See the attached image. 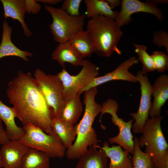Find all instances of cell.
Segmentation results:
<instances>
[{
	"label": "cell",
	"instance_id": "cell-27",
	"mask_svg": "<svg viewBox=\"0 0 168 168\" xmlns=\"http://www.w3.org/2000/svg\"><path fill=\"white\" fill-rule=\"evenodd\" d=\"M132 44L135 47V52L138 54L139 60L142 64V73L144 75L156 71L152 58L147 51V47L135 44Z\"/></svg>",
	"mask_w": 168,
	"mask_h": 168
},
{
	"label": "cell",
	"instance_id": "cell-32",
	"mask_svg": "<svg viewBox=\"0 0 168 168\" xmlns=\"http://www.w3.org/2000/svg\"><path fill=\"white\" fill-rule=\"evenodd\" d=\"M25 1L26 13L36 14L40 11L41 5L35 0H25Z\"/></svg>",
	"mask_w": 168,
	"mask_h": 168
},
{
	"label": "cell",
	"instance_id": "cell-7",
	"mask_svg": "<svg viewBox=\"0 0 168 168\" xmlns=\"http://www.w3.org/2000/svg\"><path fill=\"white\" fill-rule=\"evenodd\" d=\"M119 107L118 103L113 99H109L104 102L102 105L99 122L100 123L101 128L105 129V127L101 124V118L105 114H110L112 116L111 119L113 123L118 127L119 131L118 134L116 136L108 137L109 141L112 144L114 143L119 144L124 150L133 155L134 149L133 136L131 132V128L134 119L133 118L126 122L123 119L119 117L117 114Z\"/></svg>",
	"mask_w": 168,
	"mask_h": 168
},
{
	"label": "cell",
	"instance_id": "cell-20",
	"mask_svg": "<svg viewBox=\"0 0 168 168\" xmlns=\"http://www.w3.org/2000/svg\"><path fill=\"white\" fill-rule=\"evenodd\" d=\"M16 114L13 107H9L0 100V118L6 126V131L10 141L20 140L24 135L23 127H18L15 122Z\"/></svg>",
	"mask_w": 168,
	"mask_h": 168
},
{
	"label": "cell",
	"instance_id": "cell-1",
	"mask_svg": "<svg viewBox=\"0 0 168 168\" xmlns=\"http://www.w3.org/2000/svg\"><path fill=\"white\" fill-rule=\"evenodd\" d=\"M9 103L13 105L16 117L23 126L30 123L48 134L53 133L54 116L31 74L19 70L8 83L6 90Z\"/></svg>",
	"mask_w": 168,
	"mask_h": 168
},
{
	"label": "cell",
	"instance_id": "cell-4",
	"mask_svg": "<svg viewBox=\"0 0 168 168\" xmlns=\"http://www.w3.org/2000/svg\"><path fill=\"white\" fill-rule=\"evenodd\" d=\"M23 128L25 134L19 140L29 148L42 152L49 158H61L65 156L66 149L54 132L51 134H47L30 123Z\"/></svg>",
	"mask_w": 168,
	"mask_h": 168
},
{
	"label": "cell",
	"instance_id": "cell-36",
	"mask_svg": "<svg viewBox=\"0 0 168 168\" xmlns=\"http://www.w3.org/2000/svg\"><path fill=\"white\" fill-rule=\"evenodd\" d=\"M147 1L156 6L161 3L167 4L168 2L167 0H149Z\"/></svg>",
	"mask_w": 168,
	"mask_h": 168
},
{
	"label": "cell",
	"instance_id": "cell-34",
	"mask_svg": "<svg viewBox=\"0 0 168 168\" xmlns=\"http://www.w3.org/2000/svg\"><path fill=\"white\" fill-rule=\"evenodd\" d=\"M110 7L113 10L121 4V1L119 0H105Z\"/></svg>",
	"mask_w": 168,
	"mask_h": 168
},
{
	"label": "cell",
	"instance_id": "cell-22",
	"mask_svg": "<svg viewBox=\"0 0 168 168\" xmlns=\"http://www.w3.org/2000/svg\"><path fill=\"white\" fill-rule=\"evenodd\" d=\"M80 95L78 93L65 101L59 118L73 125L77 122L83 111Z\"/></svg>",
	"mask_w": 168,
	"mask_h": 168
},
{
	"label": "cell",
	"instance_id": "cell-11",
	"mask_svg": "<svg viewBox=\"0 0 168 168\" xmlns=\"http://www.w3.org/2000/svg\"><path fill=\"white\" fill-rule=\"evenodd\" d=\"M120 5V10L118 12L115 20L120 28L131 22L132 20L131 16L137 12L153 14L160 22H162L164 18L161 10L147 1L143 2L138 0H122Z\"/></svg>",
	"mask_w": 168,
	"mask_h": 168
},
{
	"label": "cell",
	"instance_id": "cell-25",
	"mask_svg": "<svg viewBox=\"0 0 168 168\" xmlns=\"http://www.w3.org/2000/svg\"><path fill=\"white\" fill-rule=\"evenodd\" d=\"M69 41L83 58L90 56L94 53L92 42L86 30L78 32Z\"/></svg>",
	"mask_w": 168,
	"mask_h": 168
},
{
	"label": "cell",
	"instance_id": "cell-3",
	"mask_svg": "<svg viewBox=\"0 0 168 168\" xmlns=\"http://www.w3.org/2000/svg\"><path fill=\"white\" fill-rule=\"evenodd\" d=\"M86 30L92 40L94 52L98 56L109 57L114 52L121 54L117 44L123 32L114 20L104 16L91 18L87 22Z\"/></svg>",
	"mask_w": 168,
	"mask_h": 168
},
{
	"label": "cell",
	"instance_id": "cell-16",
	"mask_svg": "<svg viewBox=\"0 0 168 168\" xmlns=\"http://www.w3.org/2000/svg\"><path fill=\"white\" fill-rule=\"evenodd\" d=\"M3 7V16L5 19L11 18L20 23L24 35L31 36L32 32L28 27L25 21L26 11L24 0H1Z\"/></svg>",
	"mask_w": 168,
	"mask_h": 168
},
{
	"label": "cell",
	"instance_id": "cell-37",
	"mask_svg": "<svg viewBox=\"0 0 168 168\" xmlns=\"http://www.w3.org/2000/svg\"><path fill=\"white\" fill-rule=\"evenodd\" d=\"M2 166L1 162L0 159V168H2Z\"/></svg>",
	"mask_w": 168,
	"mask_h": 168
},
{
	"label": "cell",
	"instance_id": "cell-31",
	"mask_svg": "<svg viewBox=\"0 0 168 168\" xmlns=\"http://www.w3.org/2000/svg\"><path fill=\"white\" fill-rule=\"evenodd\" d=\"M153 168H168V149L159 154L151 156Z\"/></svg>",
	"mask_w": 168,
	"mask_h": 168
},
{
	"label": "cell",
	"instance_id": "cell-21",
	"mask_svg": "<svg viewBox=\"0 0 168 168\" xmlns=\"http://www.w3.org/2000/svg\"><path fill=\"white\" fill-rule=\"evenodd\" d=\"M52 130L66 149L72 145L77 136L76 127L74 125L59 118L54 117L52 123Z\"/></svg>",
	"mask_w": 168,
	"mask_h": 168
},
{
	"label": "cell",
	"instance_id": "cell-29",
	"mask_svg": "<svg viewBox=\"0 0 168 168\" xmlns=\"http://www.w3.org/2000/svg\"><path fill=\"white\" fill-rule=\"evenodd\" d=\"M81 0H65L61 8L68 14L72 16H80V7Z\"/></svg>",
	"mask_w": 168,
	"mask_h": 168
},
{
	"label": "cell",
	"instance_id": "cell-10",
	"mask_svg": "<svg viewBox=\"0 0 168 168\" xmlns=\"http://www.w3.org/2000/svg\"><path fill=\"white\" fill-rule=\"evenodd\" d=\"M136 76L141 85L140 104L137 112L131 113L129 114L135 120L132 128L133 131L135 133H142L143 126L148 119L149 113L152 105V85L149 81L147 75H143L141 70L138 71Z\"/></svg>",
	"mask_w": 168,
	"mask_h": 168
},
{
	"label": "cell",
	"instance_id": "cell-13",
	"mask_svg": "<svg viewBox=\"0 0 168 168\" xmlns=\"http://www.w3.org/2000/svg\"><path fill=\"white\" fill-rule=\"evenodd\" d=\"M29 149L19 140L10 141L3 145L0 150L2 167L21 168L22 158Z\"/></svg>",
	"mask_w": 168,
	"mask_h": 168
},
{
	"label": "cell",
	"instance_id": "cell-30",
	"mask_svg": "<svg viewBox=\"0 0 168 168\" xmlns=\"http://www.w3.org/2000/svg\"><path fill=\"white\" fill-rule=\"evenodd\" d=\"M152 42L159 48L164 47L168 54V33L167 31L161 30L154 31Z\"/></svg>",
	"mask_w": 168,
	"mask_h": 168
},
{
	"label": "cell",
	"instance_id": "cell-9",
	"mask_svg": "<svg viewBox=\"0 0 168 168\" xmlns=\"http://www.w3.org/2000/svg\"><path fill=\"white\" fill-rule=\"evenodd\" d=\"M163 118L159 115L148 119L143 126L142 134L138 139L139 147L145 146L144 152L151 156L161 154L168 148L161 126Z\"/></svg>",
	"mask_w": 168,
	"mask_h": 168
},
{
	"label": "cell",
	"instance_id": "cell-28",
	"mask_svg": "<svg viewBox=\"0 0 168 168\" xmlns=\"http://www.w3.org/2000/svg\"><path fill=\"white\" fill-rule=\"evenodd\" d=\"M156 70L164 73L168 70V55L158 50L153 51L151 55Z\"/></svg>",
	"mask_w": 168,
	"mask_h": 168
},
{
	"label": "cell",
	"instance_id": "cell-12",
	"mask_svg": "<svg viewBox=\"0 0 168 168\" xmlns=\"http://www.w3.org/2000/svg\"><path fill=\"white\" fill-rule=\"evenodd\" d=\"M139 62L138 60L134 56H131L122 62L112 71L106 73L102 76L94 78L90 83L82 88L79 93L81 94L89 88L113 80H122L135 83L138 82L137 77L130 72L128 70L135 64Z\"/></svg>",
	"mask_w": 168,
	"mask_h": 168
},
{
	"label": "cell",
	"instance_id": "cell-24",
	"mask_svg": "<svg viewBox=\"0 0 168 168\" xmlns=\"http://www.w3.org/2000/svg\"><path fill=\"white\" fill-rule=\"evenodd\" d=\"M49 157L47 155L30 148L22 158L21 168H49Z\"/></svg>",
	"mask_w": 168,
	"mask_h": 168
},
{
	"label": "cell",
	"instance_id": "cell-6",
	"mask_svg": "<svg viewBox=\"0 0 168 168\" xmlns=\"http://www.w3.org/2000/svg\"><path fill=\"white\" fill-rule=\"evenodd\" d=\"M34 75L39 89L53 110L54 117L58 118L65 102L61 80L57 74H47L39 68L36 69Z\"/></svg>",
	"mask_w": 168,
	"mask_h": 168
},
{
	"label": "cell",
	"instance_id": "cell-35",
	"mask_svg": "<svg viewBox=\"0 0 168 168\" xmlns=\"http://www.w3.org/2000/svg\"><path fill=\"white\" fill-rule=\"evenodd\" d=\"M36 2H40L44 4L53 5L56 4L63 1L62 0H35Z\"/></svg>",
	"mask_w": 168,
	"mask_h": 168
},
{
	"label": "cell",
	"instance_id": "cell-15",
	"mask_svg": "<svg viewBox=\"0 0 168 168\" xmlns=\"http://www.w3.org/2000/svg\"><path fill=\"white\" fill-rule=\"evenodd\" d=\"M2 33L0 44V59L7 56H16L20 58L25 61L29 60L27 57H31L33 54L30 52L21 50L12 43L11 36L12 28L5 19L2 23Z\"/></svg>",
	"mask_w": 168,
	"mask_h": 168
},
{
	"label": "cell",
	"instance_id": "cell-2",
	"mask_svg": "<svg viewBox=\"0 0 168 168\" xmlns=\"http://www.w3.org/2000/svg\"><path fill=\"white\" fill-rule=\"evenodd\" d=\"M98 92L97 87L91 88L84 92V113L80 122L75 126L77 132L75 140L66 152V156L69 160L78 159L89 147L97 145L99 140L92 124L102 109V105L95 100Z\"/></svg>",
	"mask_w": 168,
	"mask_h": 168
},
{
	"label": "cell",
	"instance_id": "cell-26",
	"mask_svg": "<svg viewBox=\"0 0 168 168\" xmlns=\"http://www.w3.org/2000/svg\"><path fill=\"white\" fill-rule=\"evenodd\" d=\"M133 141L134 149L131 159L133 168H153L151 155L141 150L137 137H134Z\"/></svg>",
	"mask_w": 168,
	"mask_h": 168
},
{
	"label": "cell",
	"instance_id": "cell-23",
	"mask_svg": "<svg viewBox=\"0 0 168 168\" xmlns=\"http://www.w3.org/2000/svg\"><path fill=\"white\" fill-rule=\"evenodd\" d=\"M86 5L85 16L94 18L104 16L115 20L118 12L112 10L105 0H84Z\"/></svg>",
	"mask_w": 168,
	"mask_h": 168
},
{
	"label": "cell",
	"instance_id": "cell-17",
	"mask_svg": "<svg viewBox=\"0 0 168 168\" xmlns=\"http://www.w3.org/2000/svg\"><path fill=\"white\" fill-rule=\"evenodd\" d=\"M104 150L110 162L108 168H133V164L129 153L124 150L119 145L110 147L109 142H104L102 147L96 146Z\"/></svg>",
	"mask_w": 168,
	"mask_h": 168
},
{
	"label": "cell",
	"instance_id": "cell-18",
	"mask_svg": "<svg viewBox=\"0 0 168 168\" xmlns=\"http://www.w3.org/2000/svg\"><path fill=\"white\" fill-rule=\"evenodd\" d=\"M52 59L57 61L63 68L65 63L77 66H82L83 58L73 47L69 41L59 43L52 54Z\"/></svg>",
	"mask_w": 168,
	"mask_h": 168
},
{
	"label": "cell",
	"instance_id": "cell-5",
	"mask_svg": "<svg viewBox=\"0 0 168 168\" xmlns=\"http://www.w3.org/2000/svg\"><path fill=\"white\" fill-rule=\"evenodd\" d=\"M44 9L51 15L52 22L49 25L54 40L59 43L69 41L78 32L83 30L86 16H70L61 8L46 5Z\"/></svg>",
	"mask_w": 168,
	"mask_h": 168
},
{
	"label": "cell",
	"instance_id": "cell-14",
	"mask_svg": "<svg viewBox=\"0 0 168 168\" xmlns=\"http://www.w3.org/2000/svg\"><path fill=\"white\" fill-rule=\"evenodd\" d=\"M152 103L149 116L151 118L160 115L161 109L168 99V75L161 74L154 81L152 87Z\"/></svg>",
	"mask_w": 168,
	"mask_h": 168
},
{
	"label": "cell",
	"instance_id": "cell-19",
	"mask_svg": "<svg viewBox=\"0 0 168 168\" xmlns=\"http://www.w3.org/2000/svg\"><path fill=\"white\" fill-rule=\"evenodd\" d=\"M108 158L104 150L91 146L78 159L76 168H108Z\"/></svg>",
	"mask_w": 168,
	"mask_h": 168
},
{
	"label": "cell",
	"instance_id": "cell-8",
	"mask_svg": "<svg viewBox=\"0 0 168 168\" xmlns=\"http://www.w3.org/2000/svg\"><path fill=\"white\" fill-rule=\"evenodd\" d=\"M82 67L76 75H71L64 68L57 74L63 85L65 101L77 94L99 74V68L89 60H84Z\"/></svg>",
	"mask_w": 168,
	"mask_h": 168
},
{
	"label": "cell",
	"instance_id": "cell-33",
	"mask_svg": "<svg viewBox=\"0 0 168 168\" xmlns=\"http://www.w3.org/2000/svg\"><path fill=\"white\" fill-rule=\"evenodd\" d=\"M10 141L6 130L3 128L2 121L0 118V144L3 145L7 143Z\"/></svg>",
	"mask_w": 168,
	"mask_h": 168
}]
</instances>
